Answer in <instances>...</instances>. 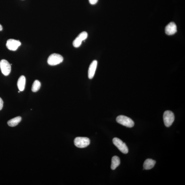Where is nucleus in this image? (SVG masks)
Wrapping results in <instances>:
<instances>
[{"label":"nucleus","mask_w":185,"mask_h":185,"mask_svg":"<svg viewBox=\"0 0 185 185\" xmlns=\"http://www.w3.org/2000/svg\"><path fill=\"white\" fill-rule=\"evenodd\" d=\"M116 121L118 123L128 128H132L134 126V121L130 118L123 115L117 117Z\"/></svg>","instance_id":"obj_1"},{"label":"nucleus","mask_w":185,"mask_h":185,"mask_svg":"<svg viewBox=\"0 0 185 185\" xmlns=\"http://www.w3.org/2000/svg\"><path fill=\"white\" fill-rule=\"evenodd\" d=\"M63 58L58 54L54 53L50 55L47 59V63L50 66H55L63 62Z\"/></svg>","instance_id":"obj_2"},{"label":"nucleus","mask_w":185,"mask_h":185,"mask_svg":"<svg viewBox=\"0 0 185 185\" xmlns=\"http://www.w3.org/2000/svg\"><path fill=\"white\" fill-rule=\"evenodd\" d=\"M90 143V140L87 137H78L74 140V145L78 148H85L88 146Z\"/></svg>","instance_id":"obj_3"},{"label":"nucleus","mask_w":185,"mask_h":185,"mask_svg":"<svg viewBox=\"0 0 185 185\" xmlns=\"http://www.w3.org/2000/svg\"><path fill=\"white\" fill-rule=\"evenodd\" d=\"M163 119L164 125L167 127L172 124L175 120V116L172 112L167 111L164 112Z\"/></svg>","instance_id":"obj_4"},{"label":"nucleus","mask_w":185,"mask_h":185,"mask_svg":"<svg viewBox=\"0 0 185 185\" xmlns=\"http://www.w3.org/2000/svg\"><path fill=\"white\" fill-rule=\"evenodd\" d=\"M113 143L121 152L123 154H126L128 152V147L126 144L123 142L120 139L117 138H113Z\"/></svg>","instance_id":"obj_5"},{"label":"nucleus","mask_w":185,"mask_h":185,"mask_svg":"<svg viewBox=\"0 0 185 185\" xmlns=\"http://www.w3.org/2000/svg\"><path fill=\"white\" fill-rule=\"evenodd\" d=\"M0 68L2 74L5 76H8L10 74L11 70V65L5 59L0 61Z\"/></svg>","instance_id":"obj_6"},{"label":"nucleus","mask_w":185,"mask_h":185,"mask_svg":"<svg viewBox=\"0 0 185 185\" xmlns=\"http://www.w3.org/2000/svg\"><path fill=\"white\" fill-rule=\"evenodd\" d=\"M88 34L85 31L80 33L78 36L76 37L73 43V45L74 47L78 48L81 46L82 42L87 38Z\"/></svg>","instance_id":"obj_7"},{"label":"nucleus","mask_w":185,"mask_h":185,"mask_svg":"<svg viewBox=\"0 0 185 185\" xmlns=\"http://www.w3.org/2000/svg\"><path fill=\"white\" fill-rule=\"evenodd\" d=\"M21 45V43L18 40L10 39L7 41L6 46L9 50L15 51Z\"/></svg>","instance_id":"obj_8"},{"label":"nucleus","mask_w":185,"mask_h":185,"mask_svg":"<svg viewBox=\"0 0 185 185\" xmlns=\"http://www.w3.org/2000/svg\"><path fill=\"white\" fill-rule=\"evenodd\" d=\"M177 32V27L174 22H171L166 26L165 28V32L168 35L174 34Z\"/></svg>","instance_id":"obj_9"},{"label":"nucleus","mask_w":185,"mask_h":185,"mask_svg":"<svg viewBox=\"0 0 185 185\" xmlns=\"http://www.w3.org/2000/svg\"><path fill=\"white\" fill-rule=\"evenodd\" d=\"M98 61L96 60H94L92 62L89 66L88 70V77L89 79H92L94 77Z\"/></svg>","instance_id":"obj_10"},{"label":"nucleus","mask_w":185,"mask_h":185,"mask_svg":"<svg viewBox=\"0 0 185 185\" xmlns=\"http://www.w3.org/2000/svg\"><path fill=\"white\" fill-rule=\"evenodd\" d=\"M156 163L155 161L151 159H147L144 162L143 169L149 170L152 169L154 167Z\"/></svg>","instance_id":"obj_11"},{"label":"nucleus","mask_w":185,"mask_h":185,"mask_svg":"<svg viewBox=\"0 0 185 185\" xmlns=\"http://www.w3.org/2000/svg\"><path fill=\"white\" fill-rule=\"evenodd\" d=\"M26 83V78L25 76H22L19 78L17 82L18 89L20 91H23L25 89Z\"/></svg>","instance_id":"obj_12"},{"label":"nucleus","mask_w":185,"mask_h":185,"mask_svg":"<svg viewBox=\"0 0 185 185\" xmlns=\"http://www.w3.org/2000/svg\"><path fill=\"white\" fill-rule=\"evenodd\" d=\"M120 164V160L118 157L114 156L112 158L111 168L112 170H115Z\"/></svg>","instance_id":"obj_13"},{"label":"nucleus","mask_w":185,"mask_h":185,"mask_svg":"<svg viewBox=\"0 0 185 185\" xmlns=\"http://www.w3.org/2000/svg\"><path fill=\"white\" fill-rule=\"evenodd\" d=\"M21 119V117L20 116L15 117L14 118L9 120L7 122V123H8V126L10 127H15L19 124V123L20 122Z\"/></svg>","instance_id":"obj_14"},{"label":"nucleus","mask_w":185,"mask_h":185,"mask_svg":"<svg viewBox=\"0 0 185 185\" xmlns=\"http://www.w3.org/2000/svg\"><path fill=\"white\" fill-rule=\"evenodd\" d=\"M41 86L40 82L38 80H36L34 82L32 87V90L33 92H36L40 89Z\"/></svg>","instance_id":"obj_15"},{"label":"nucleus","mask_w":185,"mask_h":185,"mask_svg":"<svg viewBox=\"0 0 185 185\" xmlns=\"http://www.w3.org/2000/svg\"><path fill=\"white\" fill-rule=\"evenodd\" d=\"M98 0H89V3L91 5H95L98 2Z\"/></svg>","instance_id":"obj_16"},{"label":"nucleus","mask_w":185,"mask_h":185,"mask_svg":"<svg viewBox=\"0 0 185 185\" xmlns=\"http://www.w3.org/2000/svg\"><path fill=\"white\" fill-rule=\"evenodd\" d=\"M3 102L2 99L0 98V111L2 109L3 106Z\"/></svg>","instance_id":"obj_17"},{"label":"nucleus","mask_w":185,"mask_h":185,"mask_svg":"<svg viewBox=\"0 0 185 185\" xmlns=\"http://www.w3.org/2000/svg\"><path fill=\"white\" fill-rule=\"evenodd\" d=\"M2 30H3L2 26L1 25H0V31H1Z\"/></svg>","instance_id":"obj_18"}]
</instances>
